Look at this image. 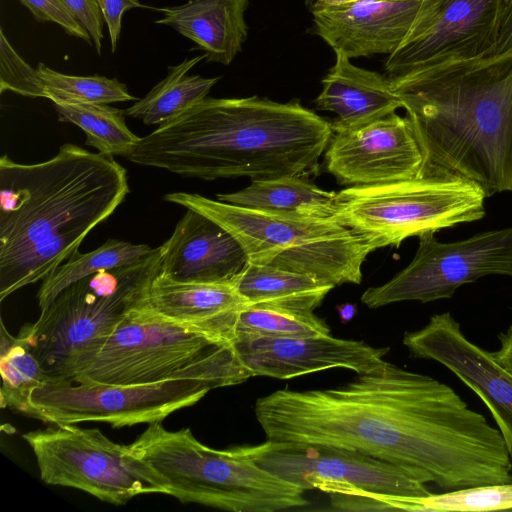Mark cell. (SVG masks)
Wrapping results in <instances>:
<instances>
[{
  "mask_svg": "<svg viewBox=\"0 0 512 512\" xmlns=\"http://www.w3.org/2000/svg\"><path fill=\"white\" fill-rule=\"evenodd\" d=\"M266 439L361 452L444 490L512 482L499 431L448 385L385 360L347 383L260 397Z\"/></svg>",
  "mask_w": 512,
  "mask_h": 512,
  "instance_id": "1",
  "label": "cell"
},
{
  "mask_svg": "<svg viewBox=\"0 0 512 512\" xmlns=\"http://www.w3.org/2000/svg\"><path fill=\"white\" fill-rule=\"evenodd\" d=\"M332 135L331 123L298 100L206 97L140 137L123 157L202 180L303 176Z\"/></svg>",
  "mask_w": 512,
  "mask_h": 512,
  "instance_id": "2",
  "label": "cell"
},
{
  "mask_svg": "<svg viewBox=\"0 0 512 512\" xmlns=\"http://www.w3.org/2000/svg\"><path fill=\"white\" fill-rule=\"evenodd\" d=\"M130 192L113 156L66 143L51 159H0V301L46 278Z\"/></svg>",
  "mask_w": 512,
  "mask_h": 512,
  "instance_id": "3",
  "label": "cell"
},
{
  "mask_svg": "<svg viewBox=\"0 0 512 512\" xmlns=\"http://www.w3.org/2000/svg\"><path fill=\"white\" fill-rule=\"evenodd\" d=\"M422 169L456 174L486 198L512 191V48L389 77Z\"/></svg>",
  "mask_w": 512,
  "mask_h": 512,
  "instance_id": "4",
  "label": "cell"
},
{
  "mask_svg": "<svg viewBox=\"0 0 512 512\" xmlns=\"http://www.w3.org/2000/svg\"><path fill=\"white\" fill-rule=\"evenodd\" d=\"M136 306L69 381L132 385L200 379L220 388L253 377L233 345L232 326L178 322Z\"/></svg>",
  "mask_w": 512,
  "mask_h": 512,
  "instance_id": "5",
  "label": "cell"
},
{
  "mask_svg": "<svg viewBox=\"0 0 512 512\" xmlns=\"http://www.w3.org/2000/svg\"><path fill=\"white\" fill-rule=\"evenodd\" d=\"M129 451L163 482L166 494L230 512H276L309 504L304 490L259 466L249 446L214 449L190 428L149 424Z\"/></svg>",
  "mask_w": 512,
  "mask_h": 512,
  "instance_id": "6",
  "label": "cell"
},
{
  "mask_svg": "<svg viewBox=\"0 0 512 512\" xmlns=\"http://www.w3.org/2000/svg\"><path fill=\"white\" fill-rule=\"evenodd\" d=\"M161 247L147 258L99 271L66 288L17 335L48 381H69L144 297L158 275Z\"/></svg>",
  "mask_w": 512,
  "mask_h": 512,
  "instance_id": "7",
  "label": "cell"
},
{
  "mask_svg": "<svg viewBox=\"0 0 512 512\" xmlns=\"http://www.w3.org/2000/svg\"><path fill=\"white\" fill-rule=\"evenodd\" d=\"M483 191L447 171L421 169L410 180L351 186L336 193L335 218L379 247H399L407 238L436 233L485 216Z\"/></svg>",
  "mask_w": 512,
  "mask_h": 512,
  "instance_id": "8",
  "label": "cell"
},
{
  "mask_svg": "<svg viewBox=\"0 0 512 512\" xmlns=\"http://www.w3.org/2000/svg\"><path fill=\"white\" fill-rule=\"evenodd\" d=\"M23 439L32 449L42 481L123 505L140 494L163 493L161 479L128 445L113 442L97 428L53 424Z\"/></svg>",
  "mask_w": 512,
  "mask_h": 512,
  "instance_id": "9",
  "label": "cell"
},
{
  "mask_svg": "<svg viewBox=\"0 0 512 512\" xmlns=\"http://www.w3.org/2000/svg\"><path fill=\"white\" fill-rule=\"evenodd\" d=\"M215 388L200 379L132 385L47 381L32 391L26 415L50 424L149 425L196 404Z\"/></svg>",
  "mask_w": 512,
  "mask_h": 512,
  "instance_id": "10",
  "label": "cell"
},
{
  "mask_svg": "<svg viewBox=\"0 0 512 512\" xmlns=\"http://www.w3.org/2000/svg\"><path fill=\"white\" fill-rule=\"evenodd\" d=\"M434 234L419 236L410 264L385 284L368 288L362 303L372 309L402 301L427 303L451 298L460 286L484 276L512 277V226L448 243Z\"/></svg>",
  "mask_w": 512,
  "mask_h": 512,
  "instance_id": "11",
  "label": "cell"
},
{
  "mask_svg": "<svg viewBox=\"0 0 512 512\" xmlns=\"http://www.w3.org/2000/svg\"><path fill=\"white\" fill-rule=\"evenodd\" d=\"M249 451L259 466L304 491L408 497L431 494L420 473L353 450L267 440L249 446Z\"/></svg>",
  "mask_w": 512,
  "mask_h": 512,
  "instance_id": "12",
  "label": "cell"
},
{
  "mask_svg": "<svg viewBox=\"0 0 512 512\" xmlns=\"http://www.w3.org/2000/svg\"><path fill=\"white\" fill-rule=\"evenodd\" d=\"M509 0H423L404 42L385 61L388 77L487 55Z\"/></svg>",
  "mask_w": 512,
  "mask_h": 512,
  "instance_id": "13",
  "label": "cell"
},
{
  "mask_svg": "<svg viewBox=\"0 0 512 512\" xmlns=\"http://www.w3.org/2000/svg\"><path fill=\"white\" fill-rule=\"evenodd\" d=\"M326 168L346 186H370L416 178L424 155L407 116L397 113L363 127L335 132Z\"/></svg>",
  "mask_w": 512,
  "mask_h": 512,
  "instance_id": "14",
  "label": "cell"
},
{
  "mask_svg": "<svg viewBox=\"0 0 512 512\" xmlns=\"http://www.w3.org/2000/svg\"><path fill=\"white\" fill-rule=\"evenodd\" d=\"M403 345L411 356L445 366L484 402L512 460V374L491 352L468 340L450 312L435 314L421 329L405 333Z\"/></svg>",
  "mask_w": 512,
  "mask_h": 512,
  "instance_id": "15",
  "label": "cell"
},
{
  "mask_svg": "<svg viewBox=\"0 0 512 512\" xmlns=\"http://www.w3.org/2000/svg\"><path fill=\"white\" fill-rule=\"evenodd\" d=\"M164 199L199 212L228 231L245 251L248 262L269 264L294 245L340 235L349 229L335 218L273 213L212 200L196 193L172 192Z\"/></svg>",
  "mask_w": 512,
  "mask_h": 512,
  "instance_id": "16",
  "label": "cell"
},
{
  "mask_svg": "<svg viewBox=\"0 0 512 512\" xmlns=\"http://www.w3.org/2000/svg\"><path fill=\"white\" fill-rule=\"evenodd\" d=\"M236 352L252 376L289 379L327 369L356 374L385 362L387 347L331 336L257 337L236 340Z\"/></svg>",
  "mask_w": 512,
  "mask_h": 512,
  "instance_id": "17",
  "label": "cell"
},
{
  "mask_svg": "<svg viewBox=\"0 0 512 512\" xmlns=\"http://www.w3.org/2000/svg\"><path fill=\"white\" fill-rule=\"evenodd\" d=\"M423 0H356L313 8L314 32L350 59L393 53L407 38Z\"/></svg>",
  "mask_w": 512,
  "mask_h": 512,
  "instance_id": "18",
  "label": "cell"
},
{
  "mask_svg": "<svg viewBox=\"0 0 512 512\" xmlns=\"http://www.w3.org/2000/svg\"><path fill=\"white\" fill-rule=\"evenodd\" d=\"M160 247L158 275L175 282L228 281L248 263L245 251L228 231L191 209Z\"/></svg>",
  "mask_w": 512,
  "mask_h": 512,
  "instance_id": "19",
  "label": "cell"
},
{
  "mask_svg": "<svg viewBox=\"0 0 512 512\" xmlns=\"http://www.w3.org/2000/svg\"><path fill=\"white\" fill-rule=\"evenodd\" d=\"M322 79L316 108L334 112L333 133L354 130L396 113L402 108L389 77L358 67L342 51Z\"/></svg>",
  "mask_w": 512,
  "mask_h": 512,
  "instance_id": "20",
  "label": "cell"
},
{
  "mask_svg": "<svg viewBox=\"0 0 512 512\" xmlns=\"http://www.w3.org/2000/svg\"><path fill=\"white\" fill-rule=\"evenodd\" d=\"M249 0H189L159 8L157 24L174 28L204 51L208 62L229 65L248 36L245 13Z\"/></svg>",
  "mask_w": 512,
  "mask_h": 512,
  "instance_id": "21",
  "label": "cell"
},
{
  "mask_svg": "<svg viewBox=\"0 0 512 512\" xmlns=\"http://www.w3.org/2000/svg\"><path fill=\"white\" fill-rule=\"evenodd\" d=\"M248 301L234 278L224 282H175L157 275L136 307L166 319L233 326Z\"/></svg>",
  "mask_w": 512,
  "mask_h": 512,
  "instance_id": "22",
  "label": "cell"
},
{
  "mask_svg": "<svg viewBox=\"0 0 512 512\" xmlns=\"http://www.w3.org/2000/svg\"><path fill=\"white\" fill-rule=\"evenodd\" d=\"M380 248L368 237L347 232L289 247L269 265L311 276L332 286L360 284L367 256Z\"/></svg>",
  "mask_w": 512,
  "mask_h": 512,
  "instance_id": "23",
  "label": "cell"
},
{
  "mask_svg": "<svg viewBox=\"0 0 512 512\" xmlns=\"http://www.w3.org/2000/svg\"><path fill=\"white\" fill-rule=\"evenodd\" d=\"M335 197V192L323 190L301 175L255 180L240 191L217 194V199L222 202L311 218L333 217Z\"/></svg>",
  "mask_w": 512,
  "mask_h": 512,
  "instance_id": "24",
  "label": "cell"
},
{
  "mask_svg": "<svg viewBox=\"0 0 512 512\" xmlns=\"http://www.w3.org/2000/svg\"><path fill=\"white\" fill-rule=\"evenodd\" d=\"M239 293L250 304H270L314 311L334 286L311 276L269 264L248 262L234 277Z\"/></svg>",
  "mask_w": 512,
  "mask_h": 512,
  "instance_id": "25",
  "label": "cell"
},
{
  "mask_svg": "<svg viewBox=\"0 0 512 512\" xmlns=\"http://www.w3.org/2000/svg\"><path fill=\"white\" fill-rule=\"evenodd\" d=\"M204 58L203 54L168 66L167 76L146 96L125 109V115L139 119L146 125H162L205 99L220 77L205 78L188 74Z\"/></svg>",
  "mask_w": 512,
  "mask_h": 512,
  "instance_id": "26",
  "label": "cell"
},
{
  "mask_svg": "<svg viewBox=\"0 0 512 512\" xmlns=\"http://www.w3.org/2000/svg\"><path fill=\"white\" fill-rule=\"evenodd\" d=\"M154 251L155 248L147 244L109 239L91 252H75L42 280L37 293L40 310L47 307L70 284L99 271L141 261Z\"/></svg>",
  "mask_w": 512,
  "mask_h": 512,
  "instance_id": "27",
  "label": "cell"
},
{
  "mask_svg": "<svg viewBox=\"0 0 512 512\" xmlns=\"http://www.w3.org/2000/svg\"><path fill=\"white\" fill-rule=\"evenodd\" d=\"M53 107L58 120L78 126L85 144L98 153L123 157L140 139L127 127L124 110L108 104L53 102Z\"/></svg>",
  "mask_w": 512,
  "mask_h": 512,
  "instance_id": "28",
  "label": "cell"
},
{
  "mask_svg": "<svg viewBox=\"0 0 512 512\" xmlns=\"http://www.w3.org/2000/svg\"><path fill=\"white\" fill-rule=\"evenodd\" d=\"M235 339L302 337L330 334V328L313 311L270 304H247L237 313Z\"/></svg>",
  "mask_w": 512,
  "mask_h": 512,
  "instance_id": "29",
  "label": "cell"
},
{
  "mask_svg": "<svg viewBox=\"0 0 512 512\" xmlns=\"http://www.w3.org/2000/svg\"><path fill=\"white\" fill-rule=\"evenodd\" d=\"M0 404L27 414L32 391L49 379L25 342L11 335L1 321Z\"/></svg>",
  "mask_w": 512,
  "mask_h": 512,
  "instance_id": "30",
  "label": "cell"
},
{
  "mask_svg": "<svg viewBox=\"0 0 512 512\" xmlns=\"http://www.w3.org/2000/svg\"><path fill=\"white\" fill-rule=\"evenodd\" d=\"M388 511L476 512L512 509V482L480 485L428 496H383Z\"/></svg>",
  "mask_w": 512,
  "mask_h": 512,
  "instance_id": "31",
  "label": "cell"
},
{
  "mask_svg": "<svg viewBox=\"0 0 512 512\" xmlns=\"http://www.w3.org/2000/svg\"><path fill=\"white\" fill-rule=\"evenodd\" d=\"M36 69L52 102L110 104L138 100L116 78L67 75L42 62Z\"/></svg>",
  "mask_w": 512,
  "mask_h": 512,
  "instance_id": "32",
  "label": "cell"
},
{
  "mask_svg": "<svg viewBox=\"0 0 512 512\" xmlns=\"http://www.w3.org/2000/svg\"><path fill=\"white\" fill-rule=\"evenodd\" d=\"M9 90L31 98H47L37 69H33L14 50L0 29V93Z\"/></svg>",
  "mask_w": 512,
  "mask_h": 512,
  "instance_id": "33",
  "label": "cell"
},
{
  "mask_svg": "<svg viewBox=\"0 0 512 512\" xmlns=\"http://www.w3.org/2000/svg\"><path fill=\"white\" fill-rule=\"evenodd\" d=\"M38 22H52L59 25L65 33L79 38L89 45L93 42L88 32L74 18L63 0H19Z\"/></svg>",
  "mask_w": 512,
  "mask_h": 512,
  "instance_id": "34",
  "label": "cell"
},
{
  "mask_svg": "<svg viewBox=\"0 0 512 512\" xmlns=\"http://www.w3.org/2000/svg\"><path fill=\"white\" fill-rule=\"evenodd\" d=\"M70 13L88 32L101 56L104 19L96 0H63Z\"/></svg>",
  "mask_w": 512,
  "mask_h": 512,
  "instance_id": "35",
  "label": "cell"
},
{
  "mask_svg": "<svg viewBox=\"0 0 512 512\" xmlns=\"http://www.w3.org/2000/svg\"><path fill=\"white\" fill-rule=\"evenodd\" d=\"M108 28L111 51L115 52L122 29L125 12L133 8H144L140 0H96Z\"/></svg>",
  "mask_w": 512,
  "mask_h": 512,
  "instance_id": "36",
  "label": "cell"
},
{
  "mask_svg": "<svg viewBox=\"0 0 512 512\" xmlns=\"http://www.w3.org/2000/svg\"><path fill=\"white\" fill-rule=\"evenodd\" d=\"M512 48V0H509L501 22L498 38L487 55L499 54Z\"/></svg>",
  "mask_w": 512,
  "mask_h": 512,
  "instance_id": "37",
  "label": "cell"
},
{
  "mask_svg": "<svg viewBox=\"0 0 512 512\" xmlns=\"http://www.w3.org/2000/svg\"><path fill=\"white\" fill-rule=\"evenodd\" d=\"M500 348L491 352L496 362L512 374V326L498 334Z\"/></svg>",
  "mask_w": 512,
  "mask_h": 512,
  "instance_id": "38",
  "label": "cell"
},
{
  "mask_svg": "<svg viewBox=\"0 0 512 512\" xmlns=\"http://www.w3.org/2000/svg\"><path fill=\"white\" fill-rule=\"evenodd\" d=\"M337 311H338L340 320L342 322L346 323V322H349L353 318V316L356 312V306L351 303H345L343 305L337 306Z\"/></svg>",
  "mask_w": 512,
  "mask_h": 512,
  "instance_id": "39",
  "label": "cell"
}]
</instances>
